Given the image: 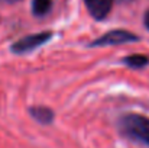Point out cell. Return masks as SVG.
I'll return each instance as SVG.
<instances>
[{"instance_id": "cell-1", "label": "cell", "mask_w": 149, "mask_h": 148, "mask_svg": "<svg viewBox=\"0 0 149 148\" xmlns=\"http://www.w3.org/2000/svg\"><path fill=\"white\" fill-rule=\"evenodd\" d=\"M120 132L138 142L149 145V118L139 113H126L119 119Z\"/></svg>"}, {"instance_id": "cell-2", "label": "cell", "mask_w": 149, "mask_h": 148, "mask_svg": "<svg viewBox=\"0 0 149 148\" xmlns=\"http://www.w3.org/2000/svg\"><path fill=\"white\" fill-rule=\"evenodd\" d=\"M51 38H52L51 31H44V32L26 35V36L20 38L19 41H16L10 49H12L13 54H17V55L28 54V52H32L33 49H36L38 47H42L44 44H47Z\"/></svg>"}, {"instance_id": "cell-3", "label": "cell", "mask_w": 149, "mask_h": 148, "mask_svg": "<svg viewBox=\"0 0 149 148\" xmlns=\"http://www.w3.org/2000/svg\"><path fill=\"white\" fill-rule=\"evenodd\" d=\"M139 41V36L125 31V29H111L109 32H106L104 35H101L100 38L94 39L90 47H107V45H122V44H127V42H136Z\"/></svg>"}, {"instance_id": "cell-4", "label": "cell", "mask_w": 149, "mask_h": 148, "mask_svg": "<svg viewBox=\"0 0 149 148\" xmlns=\"http://www.w3.org/2000/svg\"><path fill=\"white\" fill-rule=\"evenodd\" d=\"M88 13L96 19V20H103L107 18L113 7V0H84Z\"/></svg>"}, {"instance_id": "cell-5", "label": "cell", "mask_w": 149, "mask_h": 148, "mask_svg": "<svg viewBox=\"0 0 149 148\" xmlns=\"http://www.w3.org/2000/svg\"><path fill=\"white\" fill-rule=\"evenodd\" d=\"M31 116L42 125H49L54 121V110L47 106H32L29 109Z\"/></svg>"}, {"instance_id": "cell-6", "label": "cell", "mask_w": 149, "mask_h": 148, "mask_svg": "<svg viewBox=\"0 0 149 148\" xmlns=\"http://www.w3.org/2000/svg\"><path fill=\"white\" fill-rule=\"evenodd\" d=\"M122 64H125L129 68H143L149 64V57L143 55V54L126 55L125 58H122Z\"/></svg>"}, {"instance_id": "cell-7", "label": "cell", "mask_w": 149, "mask_h": 148, "mask_svg": "<svg viewBox=\"0 0 149 148\" xmlns=\"http://www.w3.org/2000/svg\"><path fill=\"white\" fill-rule=\"evenodd\" d=\"M52 7V0H32V12L35 16L48 15Z\"/></svg>"}, {"instance_id": "cell-8", "label": "cell", "mask_w": 149, "mask_h": 148, "mask_svg": "<svg viewBox=\"0 0 149 148\" xmlns=\"http://www.w3.org/2000/svg\"><path fill=\"white\" fill-rule=\"evenodd\" d=\"M143 23H145L146 29L149 31V9L146 10V13H145V16H143Z\"/></svg>"}, {"instance_id": "cell-9", "label": "cell", "mask_w": 149, "mask_h": 148, "mask_svg": "<svg viewBox=\"0 0 149 148\" xmlns=\"http://www.w3.org/2000/svg\"><path fill=\"white\" fill-rule=\"evenodd\" d=\"M0 1H7V3H15V1H17V0H0Z\"/></svg>"}]
</instances>
